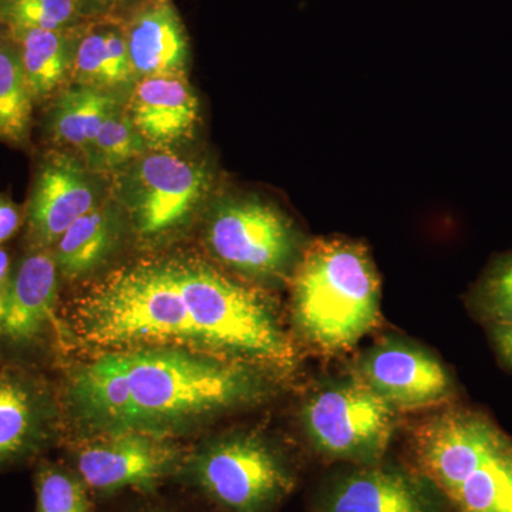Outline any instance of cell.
<instances>
[{
	"instance_id": "cell-1",
	"label": "cell",
	"mask_w": 512,
	"mask_h": 512,
	"mask_svg": "<svg viewBox=\"0 0 512 512\" xmlns=\"http://www.w3.org/2000/svg\"><path fill=\"white\" fill-rule=\"evenodd\" d=\"M266 393L258 366L168 346L101 356L69 386L74 413L104 433H157L258 402Z\"/></svg>"
},
{
	"instance_id": "cell-2",
	"label": "cell",
	"mask_w": 512,
	"mask_h": 512,
	"mask_svg": "<svg viewBox=\"0 0 512 512\" xmlns=\"http://www.w3.org/2000/svg\"><path fill=\"white\" fill-rule=\"evenodd\" d=\"M410 466L453 512H512V439L487 413L450 406L410 437Z\"/></svg>"
},
{
	"instance_id": "cell-3",
	"label": "cell",
	"mask_w": 512,
	"mask_h": 512,
	"mask_svg": "<svg viewBox=\"0 0 512 512\" xmlns=\"http://www.w3.org/2000/svg\"><path fill=\"white\" fill-rule=\"evenodd\" d=\"M380 279L369 251L348 238L306 244L291 276L292 318L325 355L355 348L379 325Z\"/></svg>"
},
{
	"instance_id": "cell-4",
	"label": "cell",
	"mask_w": 512,
	"mask_h": 512,
	"mask_svg": "<svg viewBox=\"0 0 512 512\" xmlns=\"http://www.w3.org/2000/svg\"><path fill=\"white\" fill-rule=\"evenodd\" d=\"M76 319L84 342L99 348L202 350L171 261L144 262L114 272L79 302Z\"/></svg>"
},
{
	"instance_id": "cell-5",
	"label": "cell",
	"mask_w": 512,
	"mask_h": 512,
	"mask_svg": "<svg viewBox=\"0 0 512 512\" xmlns=\"http://www.w3.org/2000/svg\"><path fill=\"white\" fill-rule=\"evenodd\" d=\"M202 350L254 366L288 369L296 349L264 293L198 261H171Z\"/></svg>"
},
{
	"instance_id": "cell-6",
	"label": "cell",
	"mask_w": 512,
	"mask_h": 512,
	"mask_svg": "<svg viewBox=\"0 0 512 512\" xmlns=\"http://www.w3.org/2000/svg\"><path fill=\"white\" fill-rule=\"evenodd\" d=\"M178 473L220 512H274L299 484L298 464L259 436L212 441Z\"/></svg>"
},
{
	"instance_id": "cell-7",
	"label": "cell",
	"mask_w": 512,
	"mask_h": 512,
	"mask_svg": "<svg viewBox=\"0 0 512 512\" xmlns=\"http://www.w3.org/2000/svg\"><path fill=\"white\" fill-rule=\"evenodd\" d=\"M399 412L353 373L319 387L303 403L309 446L326 463L370 466L386 460Z\"/></svg>"
},
{
	"instance_id": "cell-8",
	"label": "cell",
	"mask_w": 512,
	"mask_h": 512,
	"mask_svg": "<svg viewBox=\"0 0 512 512\" xmlns=\"http://www.w3.org/2000/svg\"><path fill=\"white\" fill-rule=\"evenodd\" d=\"M207 241L221 262L259 281L291 278L306 247L284 212L256 197L221 201L208 221Z\"/></svg>"
},
{
	"instance_id": "cell-9",
	"label": "cell",
	"mask_w": 512,
	"mask_h": 512,
	"mask_svg": "<svg viewBox=\"0 0 512 512\" xmlns=\"http://www.w3.org/2000/svg\"><path fill=\"white\" fill-rule=\"evenodd\" d=\"M311 512H453L429 478L407 464H342L316 488Z\"/></svg>"
},
{
	"instance_id": "cell-10",
	"label": "cell",
	"mask_w": 512,
	"mask_h": 512,
	"mask_svg": "<svg viewBox=\"0 0 512 512\" xmlns=\"http://www.w3.org/2000/svg\"><path fill=\"white\" fill-rule=\"evenodd\" d=\"M180 451L157 433L111 431L80 448L74 473L90 494H153L181 468Z\"/></svg>"
},
{
	"instance_id": "cell-11",
	"label": "cell",
	"mask_w": 512,
	"mask_h": 512,
	"mask_svg": "<svg viewBox=\"0 0 512 512\" xmlns=\"http://www.w3.org/2000/svg\"><path fill=\"white\" fill-rule=\"evenodd\" d=\"M138 158L121 181V194L140 234H163L200 204L210 177L202 165L170 151Z\"/></svg>"
},
{
	"instance_id": "cell-12",
	"label": "cell",
	"mask_w": 512,
	"mask_h": 512,
	"mask_svg": "<svg viewBox=\"0 0 512 512\" xmlns=\"http://www.w3.org/2000/svg\"><path fill=\"white\" fill-rule=\"evenodd\" d=\"M355 375L399 413L443 406L456 393L436 356L402 340L386 339L367 349Z\"/></svg>"
},
{
	"instance_id": "cell-13",
	"label": "cell",
	"mask_w": 512,
	"mask_h": 512,
	"mask_svg": "<svg viewBox=\"0 0 512 512\" xmlns=\"http://www.w3.org/2000/svg\"><path fill=\"white\" fill-rule=\"evenodd\" d=\"M96 204V191L79 161L52 153L37 171L28 205L29 231L39 247H52Z\"/></svg>"
},
{
	"instance_id": "cell-14",
	"label": "cell",
	"mask_w": 512,
	"mask_h": 512,
	"mask_svg": "<svg viewBox=\"0 0 512 512\" xmlns=\"http://www.w3.org/2000/svg\"><path fill=\"white\" fill-rule=\"evenodd\" d=\"M57 272L47 252L23 259L0 291V342L28 345L45 333L55 316Z\"/></svg>"
},
{
	"instance_id": "cell-15",
	"label": "cell",
	"mask_w": 512,
	"mask_h": 512,
	"mask_svg": "<svg viewBox=\"0 0 512 512\" xmlns=\"http://www.w3.org/2000/svg\"><path fill=\"white\" fill-rule=\"evenodd\" d=\"M128 116L151 146H171L191 137L200 106L184 76L143 77L131 94Z\"/></svg>"
},
{
	"instance_id": "cell-16",
	"label": "cell",
	"mask_w": 512,
	"mask_h": 512,
	"mask_svg": "<svg viewBox=\"0 0 512 512\" xmlns=\"http://www.w3.org/2000/svg\"><path fill=\"white\" fill-rule=\"evenodd\" d=\"M134 76H184L188 42L183 23L168 2L138 13L126 33Z\"/></svg>"
},
{
	"instance_id": "cell-17",
	"label": "cell",
	"mask_w": 512,
	"mask_h": 512,
	"mask_svg": "<svg viewBox=\"0 0 512 512\" xmlns=\"http://www.w3.org/2000/svg\"><path fill=\"white\" fill-rule=\"evenodd\" d=\"M9 35L19 47L33 101L52 96L73 69L76 47L66 30L30 29Z\"/></svg>"
},
{
	"instance_id": "cell-18",
	"label": "cell",
	"mask_w": 512,
	"mask_h": 512,
	"mask_svg": "<svg viewBox=\"0 0 512 512\" xmlns=\"http://www.w3.org/2000/svg\"><path fill=\"white\" fill-rule=\"evenodd\" d=\"M42 431V407L35 390L15 375H0V466L28 456Z\"/></svg>"
},
{
	"instance_id": "cell-19",
	"label": "cell",
	"mask_w": 512,
	"mask_h": 512,
	"mask_svg": "<svg viewBox=\"0 0 512 512\" xmlns=\"http://www.w3.org/2000/svg\"><path fill=\"white\" fill-rule=\"evenodd\" d=\"M116 218L107 208L94 207L73 222L56 242L57 269L66 278H79L106 261L116 245Z\"/></svg>"
},
{
	"instance_id": "cell-20",
	"label": "cell",
	"mask_w": 512,
	"mask_h": 512,
	"mask_svg": "<svg viewBox=\"0 0 512 512\" xmlns=\"http://www.w3.org/2000/svg\"><path fill=\"white\" fill-rule=\"evenodd\" d=\"M110 94L80 86L62 93L50 111V131L59 143L89 153L104 121L117 109Z\"/></svg>"
},
{
	"instance_id": "cell-21",
	"label": "cell",
	"mask_w": 512,
	"mask_h": 512,
	"mask_svg": "<svg viewBox=\"0 0 512 512\" xmlns=\"http://www.w3.org/2000/svg\"><path fill=\"white\" fill-rule=\"evenodd\" d=\"M73 76L80 86L111 89L134 76L127 37L117 29L93 30L74 50Z\"/></svg>"
},
{
	"instance_id": "cell-22",
	"label": "cell",
	"mask_w": 512,
	"mask_h": 512,
	"mask_svg": "<svg viewBox=\"0 0 512 512\" xmlns=\"http://www.w3.org/2000/svg\"><path fill=\"white\" fill-rule=\"evenodd\" d=\"M32 94L15 40L0 39V138L20 144L29 133Z\"/></svg>"
},
{
	"instance_id": "cell-23",
	"label": "cell",
	"mask_w": 512,
	"mask_h": 512,
	"mask_svg": "<svg viewBox=\"0 0 512 512\" xmlns=\"http://www.w3.org/2000/svg\"><path fill=\"white\" fill-rule=\"evenodd\" d=\"M79 13V0H0V25L9 32L67 30Z\"/></svg>"
},
{
	"instance_id": "cell-24",
	"label": "cell",
	"mask_w": 512,
	"mask_h": 512,
	"mask_svg": "<svg viewBox=\"0 0 512 512\" xmlns=\"http://www.w3.org/2000/svg\"><path fill=\"white\" fill-rule=\"evenodd\" d=\"M35 488L36 512H93L90 491L73 470L40 464Z\"/></svg>"
},
{
	"instance_id": "cell-25",
	"label": "cell",
	"mask_w": 512,
	"mask_h": 512,
	"mask_svg": "<svg viewBox=\"0 0 512 512\" xmlns=\"http://www.w3.org/2000/svg\"><path fill=\"white\" fill-rule=\"evenodd\" d=\"M470 306L487 325L512 322V252L488 264L470 293Z\"/></svg>"
},
{
	"instance_id": "cell-26",
	"label": "cell",
	"mask_w": 512,
	"mask_h": 512,
	"mask_svg": "<svg viewBox=\"0 0 512 512\" xmlns=\"http://www.w3.org/2000/svg\"><path fill=\"white\" fill-rule=\"evenodd\" d=\"M146 144L128 113L117 107L104 121L87 154L96 164L117 167L143 156Z\"/></svg>"
},
{
	"instance_id": "cell-27",
	"label": "cell",
	"mask_w": 512,
	"mask_h": 512,
	"mask_svg": "<svg viewBox=\"0 0 512 512\" xmlns=\"http://www.w3.org/2000/svg\"><path fill=\"white\" fill-rule=\"evenodd\" d=\"M491 343L501 363L512 370V322L488 325Z\"/></svg>"
},
{
	"instance_id": "cell-28",
	"label": "cell",
	"mask_w": 512,
	"mask_h": 512,
	"mask_svg": "<svg viewBox=\"0 0 512 512\" xmlns=\"http://www.w3.org/2000/svg\"><path fill=\"white\" fill-rule=\"evenodd\" d=\"M20 212L13 202L0 197V244L8 241L18 231Z\"/></svg>"
},
{
	"instance_id": "cell-29",
	"label": "cell",
	"mask_w": 512,
	"mask_h": 512,
	"mask_svg": "<svg viewBox=\"0 0 512 512\" xmlns=\"http://www.w3.org/2000/svg\"><path fill=\"white\" fill-rule=\"evenodd\" d=\"M10 258L5 249L0 248V291L8 284L10 278Z\"/></svg>"
},
{
	"instance_id": "cell-30",
	"label": "cell",
	"mask_w": 512,
	"mask_h": 512,
	"mask_svg": "<svg viewBox=\"0 0 512 512\" xmlns=\"http://www.w3.org/2000/svg\"><path fill=\"white\" fill-rule=\"evenodd\" d=\"M140 512H170V511L163 510V508H147V510H143Z\"/></svg>"
},
{
	"instance_id": "cell-31",
	"label": "cell",
	"mask_w": 512,
	"mask_h": 512,
	"mask_svg": "<svg viewBox=\"0 0 512 512\" xmlns=\"http://www.w3.org/2000/svg\"><path fill=\"white\" fill-rule=\"evenodd\" d=\"M101 3H106V5H114V3L124 2V0H99Z\"/></svg>"
},
{
	"instance_id": "cell-32",
	"label": "cell",
	"mask_w": 512,
	"mask_h": 512,
	"mask_svg": "<svg viewBox=\"0 0 512 512\" xmlns=\"http://www.w3.org/2000/svg\"><path fill=\"white\" fill-rule=\"evenodd\" d=\"M158 2H168V0H158Z\"/></svg>"
}]
</instances>
